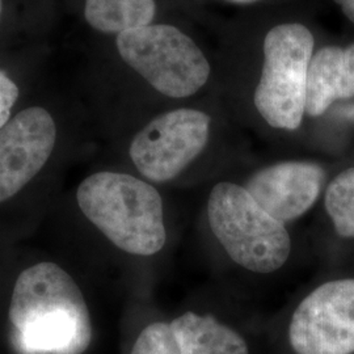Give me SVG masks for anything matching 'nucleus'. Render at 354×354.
I'll return each instance as SVG.
<instances>
[{
    "label": "nucleus",
    "mask_w": 354,
    "mask_h": 354,
    "mask_svg": "<svg viewBox=\"0 0 354 354\" xmlns=\"http://www.w3.org/2000/svg\"><path fill=\"white\" fill-rule=\"evenodd\" d=\"M19 97V88L6 73L0 71V129L10 121L13 105Z\"/></svg>",
    "instance_id": "15"
},
{
    "label": "nucleus",
    "mask_w": 354,
    "mask_h": 354,
    "mask_svg": "<svg viewBox=\"0 0 354 354\" xmlns=\"http://www.w3.org/2000/svg\"><path fill=\"white\" fill-rule=\"evenodd\" d=\"M324 205L336 232L354 239V168L342 171L330 181Z\"/></svg>",
    "instance_id": "13"
},
{
    "label": "nucleus",
    "mask_w": 354,
    "mask_h": 354,
    "mask_svg": "<svg viewBox=\"0 0 354 354\" xmlns=\"http://www.w3.org/2000/svg\"><path fill=\"white\" fill-rule=\"evenodd\" d=\"M76 200L83 214L120 250L151 256L165 247L163 201L149 183L127 174L99 172L83 180Z\"/></svg>",
    "instance_id": "2"
},
{
    "label": "nucleus",
    "mask_w": 354,
    "mask_h": 354,
    "mask_svg": "<svg viewBox=\"0 0 354 354\" xmlns=\"http://www.w3.org/2000/svg\"><path fill=\"white\" fill-rule=\"evenodd\" d=\"M210 117L196 109H176L158 115L130 145V158L146 178L165 183L180 175L203 151Z\"/></svg>",
    "instance_id": "6"
},
{
    "label": "nucleus",
    "mask_w": 354,
    "mask_h": 354,
    "mask_svg": "<svg viewBox=\"0 0 354 354\" xmlns=\"http://www.w3.org/2000/svg\"><path fill=\"white\" fill-rule=\"evenodd\" d=\"M10 320L17 345L28 354H82L92 340L84 297L73 277L54 263H39L20 273Z\"/></svg>",
    "instance_id": "1"
},
{
    "label": "nucleus",
    "mask_w": 354,
    "mask_h": 354,
    "mask_svg": "<svg viewBox=\"0 0 354 354\" xmlns=\"http://www.w3.org/2000/svg\"><path fill=\"white\" fill-rule=\"evenodd\" d=\"M209 225L228 256L254 273H272L285 266L291 251L289 232L264 210L250 192L219 183L207 201Z\"/></svg>",
    "instance_id": "3"
},
{
    "label": "nucleus",
    "mask_w": 354,
    "mask_h": 354,
    "mask_svg": "<svg viewBox=\"0 0 354 354\" xmlns=\"http://www.w3.org/2000/svg\"><path fill=\"white\" fill-rule=\"evenodd\" d=\"M353 96L354 44L317 50L308 66L306 113L319 117L336 100Z\"/></svg>",
    "instance_id": "10"
},
{
    "label": "nucleus",
    "mask_w": 354,
    "mask_h": 354,
    "mask_svg": "<svg viewBox=\"0 0 354 354\" xmlns=\"http://www.w3.org/2000/svg\"><path fill=\"white\" fill-rule=\"evenodd\" d=\"M324 178V169L315 163L283 162L256 172L245 189L273 218L286 223L317 203Z\"/></svg>",
    "instance_id": "9"
},
{
    "label": "nucleus",
    "mask_w": 354,
    "mask_h": 354,
    "mask_svg": "<svg viewBox=\"0 0 354 354\" xmlns=\"http://www.w3.org/2000/svg\"><path fill=\"white\" fill-rule=\"evenodd\" d=\"M57 127L51 114L32 106L0 129V203L10 200L50 158Z\"/></svg>",
    "instance_id": "8"
},
{
    "label": "nucleus",
    "mask_w": 354,
    "mask_h": 354,
    "mask_svg": "<svg viewBox=\"0 0 354 354\" xmlns=\"http://www.w3.org/2000/svg\"><path fill=\"white\" fill-rule=\"evenodd\" d=\"M336 4L340 6L344 15L354 23V0H333Z\"/></svg>",
    "instance_id": "16"
},
{
    "label": "nucleus",
    "mask_w": 354,
    "mask_h": 354,
    "mask_svg": "<svg viewBox=\"0 0 354 354\" xmlns=\"http://www.w3.org/2000/svg\"><path fill=\"white\" fill-rule=\"evenodd\" d=\"M171 327L181 354H250L241 335L210 315L187 313L176 317Z\"/></svg>",
    "instance_id": "11"
},
{
    "label": "nucleus",
    "mask_w": 354,
    "mask_h": 354,
    "mask_svg": "<svg viewBox=\"0 0 354 354\" xmlns=\"http://www.w3.org/2000/svg\"><path fill=\"white\" fill-rule=\"evenodd\" d=\"M117 49L125 64L169 97L194 95L210 75L201 49L175 26L150 24L122 32Z\"/></svg>",
    "instance_id": "5"
},
{
    "label": "nucleus",
    "mask_w": 354,
    "mask_h": 354,
    "mask_svg": "<svg viewBox=\"0 0 354 354\" xmlns=\"http://www.w3.org/2000/svg\"><path fill=\"white\" fill-rule=\"evenodd\" d=\"M1 7H3V4H1V0H0V13H1Z\"/></svg>",
    "instance_id": "18"
},
{
    "label": "nucleus",
    "mask_w": 354,
    "mask_h": 354,
    "mask_svg": "<svg viewBox=\"0 0 354 354\" xmlns=\"http://www.w3.org/2000/svg\"><path fill=\"white\" fill-rule=\"evenodd\" d=\"M228 1H232V3H238V4H250V3L257 1V0H228Z\"/></svg>",
    "instance_id": "17"
},
{
    "label": "nucleus",
    "mask_w": 354,
    "mask_h": 354,
    "mask_svg": "<svg viewBox=\"0 0 354 354\" xmlns=\"http://www.w3.org/2000/svg\"><path fill=\"white\" fill-rule=\"evenodd\" d=\"M314 36L301 24H281L264 39V64L253 102L272 127L297 130L306 113L308 66Z\"/></svg>",
    "instance_id": "4"
},
{
    "label": "nucleus",
    "mask_w": 354,
    "mask_h": 354,
    "mask_svg": "<svg viewBox=\"0 0 354 354\" xmlns=\"http://www.w3.org/2000/svg\"><path fill=\"white\" fill-rule=\"evenodd\" d=\"M131 354H181L171 324L152 323L140 332Z\"/></svg>",
    "instance_id": "14"
},
{
    "label": "nucleus",
    "mask_w": 354,
    "mask_h": 354,
    "mask_svg": "<svg viewBox=\"0 0 354 354\" xmlns=\"http://www.w3.org/2000/svg\"><path fill=\"white\" fill-rule=\"evenodd\" d=\"M155 11V0H86L84 16L96 30L120 35L150 26Z\"/></svg>",
    "instance_id": "12"
},
{
    "label": "nucleus",
    "mask_w": 354,
    "mask_h": 354,
    "mask_svg": "<svg viewBox=\"0 0 354 354\" xmlns=\"http://www.w3.org/2000/svg\"><path fill=\"white\" fill-rule=\"evenodd\" d=\"M289 340L297 354H353L354 279L310 292L291 317Z\"/></svg>",
    "instance_id": "7"
}]
</instances>
